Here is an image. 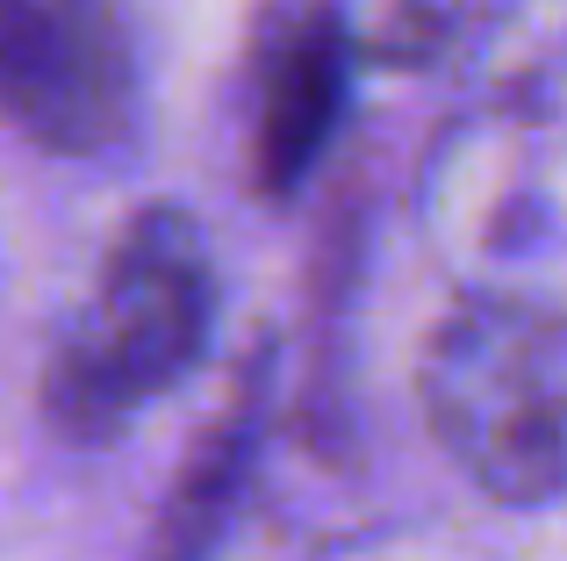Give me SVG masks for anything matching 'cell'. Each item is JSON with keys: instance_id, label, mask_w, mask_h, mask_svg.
Instances as JSON below:
<instances>
[{"instance_id": "6da1fadb", "label": "cell", "mask_w": 567, "mask_h": 561, "mask_svg": "<svg viewBox=\"0 0 567 561\" xmlns=\"http://www.w3.org/2000/svg\"><path fill=\"white\" fill-rule=\"evenodd\" d=\"M424 224L467 303L567 324V29L482 65L431 144Z\"/></svg>"}, {"instance_id": "7a4b0ae2", "label": "cell", "mask_w": 567, "mask_h": 561, "mask_svg": "<svg viewBox=\"0 0 567 561\" xmlns=\"http://www.w3.org/2000/svg\"><path fill=\"white\" fill-rule=\"evenodd\" d=\"M216 324V267L187 210L152 202L109 245L86 303L43 360V425L101 447L202 360Z\"/></svg>"}, {"instance_id": "3957f363", "label": "cell", "mask_w": 567, "mask_h": 561, "mask_svg": "<svg viewBox=\"0 0 567 561\" xmlns=\"http://www.w3.org/2000/svg\"><path fill=\"white\" fill-rule=\"evenodd\" d=\"M416 404L445 461L496 504H546L567 490V375L560 324L503 303H467L431 332Z\"/></svg>"}, {"instance_id": "277c9868", "label": "cell", "mask_w": 567, "mask_h": 561, "mask_svg": "<svg viewBox=\"0 0 567 561\" xmlns=\"http://www.w3.org/2000/svg\"><path fill=\"white\" fill-rule=\"evenodd\" d=\"M0 123L37 152L101 159L137 123V65L115 0H0Z\"/></svg>"}, {"instance_id": "5b68a950", "label": "cell", "mask_w": 567, "mask_h": 561, "mask_svg": "<svg viewBox=\"0 0 567 561\" xmlns=\"http://www.w3.org/2000/svg\"><path fill=\"white\" fill-rule=\"evenodd\" d=\"M352 51L346 22L331 14V0H288L266 14L259 51H251V187L266 202L295 195L317 173V159L331 152L338 115H346L352 86Z\"/></svg>"}, {"instance_id": "8992f818", "label": "cell", "mask_w": 567, "mask_h": 561, "mask_svg": "<svg viewBox=\"0 0 567 561\" xmlns=\"http://www.w3.org/2000/svg\"><path fill=\"white\" fill-rule=\"evenodd\" d=\"M266 425H274V346H251V360L237 367L223 410L194 432L173 490L158 497V519L144 533L137 561H208L223 548V533H230L237 504L251 490Z\"/></svg>"}, {"instance_id": "52a82bcc", "label": "cell", "mask_w": 567, "mask_h": 561, "mask_svg": "<svg viewBox=\"0 0 567 561\" xmlns=\"http://www.w3.org/2000/svg\"><path fill=\"white\" fill-rule=\"evenodd\" d=\"M360 58H388V65H424L453 29V0H331Z\"/></svg>"}]
</instances>
